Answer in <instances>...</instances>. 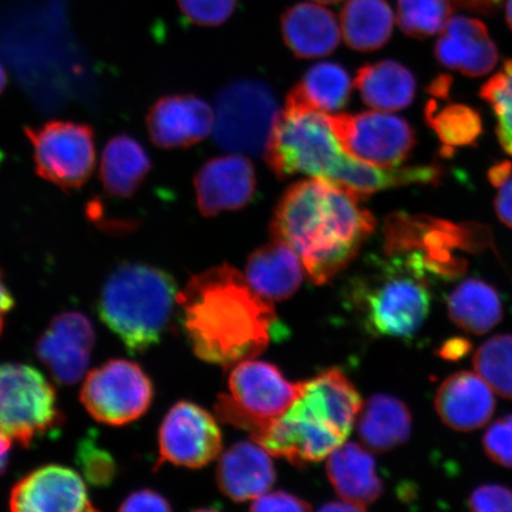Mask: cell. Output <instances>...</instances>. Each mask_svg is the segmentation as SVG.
I'll return each mask as SVG.
<instances>
[{
    "label": "cell",
    "instance_id": "33",
    "mask_svg": "<svg viewBox=\"0 0 512 512\" xmlns=\"http://www.w3.org/2000/svg\"><path fill=\"white\" fill-rule=\"evenodd\" d=\"M452 15L450 0H399L398 24L407 36L424 40L439 34Z\"/></svg>",
    "mask_w": 512,
    "mask_h": 512
},
{
    "label": "cell",
    "instance_id": "28",
    "mask_svg": "<svg viewBox=\"0 0 512 512\" xmlns=\"http://www.w3.org/2000/svg\"><path fill=\"white\" fill-rule=\"evenodd\" d=\"M351 93L350 75L339 64L323 62L307 70L302 81L292 89L285 107L332 113L347 105Z\"/></svg>",
    "mask_w": 512,
    "mask_h": 512
},
{
    "label": "cell",
    "instance_id": "50",
    "mask_svg": "<svg viewBox=\"0 0 512 512\" xmlns=\"http://www.w3.org/2000/svg\"><path fill=\"white\" fill-rule=\"evenodd\" d=\"M315 2L320 3V4H337V3H341L342 0H315Z\"/></svg>",
    "mask_w": 512,
    "mask_h": 512
},
{
    "label": "cell",
    "instance_id": "12",
    "mask_svg": "<svg viewBox=\"0 0 512 512\" xmlns=\"http://www.w3.org/2000/svg\"><path fill=\"white\" fill-rule=\"evenodd\" d=\"M157 467L165 463L200 469L219 456L222 433L214 416L200 406L181 401L160 426Z\"/></svg>",
    "mask_w": 512,
    "mask_h": 512
},
{
    "label": "cell",
    "instance_id": "42",
    "mask_svg": "<svg viewBox=\"0 0 512 512\" xmlns=\"http://www.w3.org/2000/svg\"><path fill=\"white\" fill-rule=\"evenodd\" d=\"M15 305V300L12 298L10 291L6 288L2 275H0V335H2L5 323V317L12 310Z\"/></svg>",
    "mask_w": 512,
    "mask_h": 512
},
{
    "label": "cell",
    "instance_id": "36",
    "mask_svg": "<svg viewBox=\"0 0 512 512\" xmlns=\"http://www.w3.org/2000/svg\"><path fill=\"white\" fill-rule=\"evenodd\" d=\"M78 463L89 483L105 486L113 482L115 464L111 454L102 450L93 439H85L79 446Z\"/></svg>",
    "mask_w": 512,
    "mask_h": 512
},
{
    "label": "cell",
    "instance_id": "34",
    "mask_svg": "<svg viewBox=\"0 0 512 512\" xmlns=\"http://www.w3.org/2000/svg\"><path fill=\"white\" fill-rule=\"evenodd\" d=\"M479 95L494 110L498 142L512 156V60L484 83Z\"/></svg>",
    "mask_w": 512,
    "mask_h": 512
},
{
    "label": "cell",
    "instance_id": "4",
    "mask_svg": "<svg viewBox=\"0 0 512 512\" xmlns=\"http://www.w3.org/2000/svg\"><path fill=\"white\" fill-rule=\"evenodd\" d=\"M174 278L155 266L125 262L102 288L99 316L131 354L160 342L177 304Z\"/></svg>",
    "mask_w": 512,
    "mask_h": 512
},
{
    "label": "cell",
    "instance_id": "48",
    "mask_svg": "<svg viewBox=\"0 0 512 512\" xmlns=\"http://www.w3.org/2000/svg\"><path fill=\"white\" fill-rule=\"evenodd\" d=\"M8 85V74H6L2 62H0V94L4 92V89Z\"/></svg>",
    "mask_w": 512,
    "mask_h": 512
},
{
    "label": "cell",
    "instance_id": "26",
    "mask_svg": "<svg viewBox=\"0 0 512 512\" xmlns=\"http://www.w3.org/2000/svg\"><path fill=\"white\" fill-rule=\"evenodd\" d=\"M411 431V412L394 396H371L358 414V435L363 445L374 452H387L405 444Z\"/></svg>",
    "mask_w": 512,
    "mask_h": 512
},
{
    "label": "cell",
    "instance_id": "6",
    "mask_svg": "<svg viewBox=\"0 0 512 512\" xmlns=\"http://www.w3.org/2000/svg\"><path fill=\"white\" fill-rule=\"evenodd\" d=\"M344 155L328 114L293 107L279 114L265 151L279 179L299 174L330 179Z\"/></svg>",
    "mask_w": 512,
    "mask_h": 512
},
{
    "label": "cell",
    "instance_id": "49",
    "mask_svg": "<svg viewBox=\"0 0 512 512\" xmlns=\"http://www.w3.org/2000/svg\"><path fill=\"white\" fill-rule=\"evenodd\" d=\"M507 22L512 29V0H508L507 3Z\"/></svg>",
    "mask_w": 512,
    "mask_h": 512
},
{
    "label": "cell",
    "instance_id": "22",
    "mask_svg": "<svg viewBox=\"0 0 512 512\" xmlns=\"http://www.w3.org/2000/svg\"><path fill=\"white\" fill-rule=\"evenodd\" d=\"M441 176H443V169L439 165L384 168V166L361 162L345 153L341 165L329 181L341 185L351 195L363 201L383 190L412 184H437Z\"/></svg>",
    "mask_w": 512,
    "mask_h": 512
},
{
    "label": "cell",
    "instance_id": "38",
    "mask_svg": "<svg viewBox=\"0 0 512 512\" xmlns=\"http://www.w3.org/2000/svg\"><path fill=\"white\" fill-rule=\"evenodd\" d=\"M469 507L475 512H512V490L502 485H483L472 492Z\"/></svg>",
    "mask_w": 512,
    "mask_h": 512
},
{
    "label": "cell",
    "instance_id": "44",
    "mask_svg": "<svg viewBox=\"0 0 512 512\" xmlns=\"http://www.w3.org/2000/svg\"><path fill=\"white\" fill-rule=\"evenodd\" d=\"M457 3L465 6L467 9L483 12V14H490L495 11L502 0H457Z\"/></svg>",
    "mask_w": 512,
    "mask_h": 512
},
{
    "label": "cell",
    "instance_id": "43",
    "mask_svg": "<svg viewBox=\"0 0 512 512\" xmlns=\"http://www.w3.org/2000/svg\"><path fill=\"white\" fill-rule=\"evenodd\" d=\"M512 164L510 162L498 163L489 171V179L495 187H501L511 177Z\"/></svg>",
    "mask_w": 512,
    "mask_h": 512
},
{
    "label": "cell",
    "instance_id": "3",
    "mask_svg": "<svg viewBox=\"0 0 512 512\" xmlns=\"http://www.w3.org/2000/svg\"><path fill=\"white\" fill-rule=\"evenodd\" d=\"M361 408L348 377L326 370L305 381L300 398L278 419L266 421L253 440L296 466L320 462L345 443Z\"/></svg>",
    "mask_w": 512,
    "mask_h": 512
},
{
    "label": "cell",
    "instance_id": "41",
    "mask_svg": "<svg viewBox=\"0 0 512 512\" xmlns=\"http://www.w3.org/2000/svg\"><path fill=\"white\" fill-rule=\"evenodd\" d=\"M495 210L499 221L512 229V178L501 187L495 200Z\"/></svg>",
    "mask_w": 512,
    "mask_h": 512
},
{
    "label": "cell",
    "instance_id": "15",
    "mask_svg": "<svg viewBox=\"0 0 512 512\" xmlns=\"http://www.w3.org/2000/svg\"><path fill=\"white\" fill-rule=\"evenodd\" d=\"M215 114L195 95H168L158 99L146 117L151 142L159 149H185L213 132Z\"/></svg>",
    "mask_w": 512,
    "mask_h": 512
},
{
    "label": "cell",
    "instance_id": "7",
    "mask_svg": "<svg viewBox=\"0 0 512 512\" xmlns=\"http://www.w3.org/2000/svg\"><path fill=\"white\" fill-rule=\"evenodd\" d=\"M214 114L215 143L236 155L256 157L264 155L280 112L272 89L247 79L221 89Z\"/></svg>",
    "mask_w": 512,
    "mask_h": 512
},
{
    "label": "cell",
    "instance_id": "29",
    "mask_svg": "<svg viewBox=\"0 0 512 512\" xmlns=\"http://www.w3.org/2000/svg\"><path fill=\"white\" fill-rule=\"evenodd\" d=\"M452 322L470 334L484 335L503 318V306L494 287L479 279L460 284L448 298Z\"/></svg>",
    "mask_w": 512,
    "mask_h": 512
},
{
    "label": "cell",
    "instance_id": "39",
    "mask_svg": "<svg viewBox=\"0 0 512 512\" xmlns=\"http://www.w3.org/2000/svg\"><path fill=\"white\" fill-rule=\"evenodd\" d=\"M252 511H309L311 505L285 491L271 492L254 499Z\"/></svg>",
    "mask_w": 512,
    "mask_h": 512
},
{
    "label": "cell",
    "instance_id": "35",
    "mask_svg": "<svg viewBox=\"0 0 512 512\" xmlns=\"http://www.w3.org/2000/svg\"><path fill=\"white\" fill-rule=\"evenodd\" d=\"M189 22L200 27H217L234 14L238 0H177Z\"/></svg>",
    "mask_w": 512,
    "mask_h": 512
},
{
    "label": "cell",
    "instance_id": "25",
    "mask_svg": "<svg viewBox=\"0 0 512 512\" xmlns=\"http://www.w3.org/2000/svg\"><path fill=\"white\" fill-rule=\"evenodd\" d=\"M151 170V158L139 140L128 134L108 140L100 164V181L108 195L121 200L132 197Z\"/></svg>",
    "mask_w": 512,
    "mask_h": 512
},
{
    "label": "cell",
    "instance_id": "14",
    "mask_svg": "<svg viewBox=\"0 0 512 512\" xmlns=\"http://www.w3.org/2000/svg\"><path fill=\"white\" fill-rule=\"evenodd\" d=\"M232 399L261 420H274L291 408L303 393L304 382H291L271 363L243 361L229 376Z\"/></svg>",
    "mask_w": 512,
    "mask_h": 512
},
{
    "label": "cell",
    "instance_id": "11",
    "mask_svg": "<svg viewBox=\"0 0 512 512\" xmlns=\"http://www.w3.org/2000/svg\"><path fill=\"white\" fill-rule=\"evenodd\" d=\"M332 130L348 156L396 168L412 155L415 131L406 119L381 112L329 115Z\"/></svg>",
    "mask_w": 512,
    "mask_h": 512
},
{
    "label": "cell",
    "instance_id": "13",
    "mask_svg": "<svg viewBox=\"0 0 512 512\" xmlns=\"http://www.w3.org/2000/svg\"><path fill=\"white\" fill-rule=\"evenodd\" d=\"M94 345L91 320L80 312H64L38 338L36 354L55 381L74 384L86 375Z\"/></svg>",
    "mask_w": 512,
    "mask_h": 512
},
{
    "label": "cell",
    "instance_id": "17",
    "mask_svg": "<svg viewBox=\"0 0 512 512\" xmlns=\"http://www.w3.org/2000/svg\"><path fill=\"white\" fill-rule=\"evenodd\" d=\"M194 183L197 207L204 217L243 209L253 201L256 191L254 166L241 155L208 160Z\"/></svg>",
    "mask_w": 512,
    "mask_h": 512
},
{
    "label": "cell",
    "instance_id": "24",
    "mask_svg": "<svg viewBox=\"0 0 512 512\" xmlns=\"http://www.w3.org/2000/svg\"><path fill=\"white\" fill-rule=\"evenodd\" d=\"M326 472L339 497L358 507L367 509L382 495L375 459L362 445L344 443L337 447L329 456Z\"/></svg>",
    "mask_w": 512,
    "mask_h": 512
},
{
    "label": "cell",
    "instance_id": "20",
    "mask_svg": "<svg viewBox=\"0 0 512 512\" xmlns=\"http://www.w3.org/2000/svg\"><path fill=\"white\" fill-rule=\"evenodd\" d=\"M274 482L270 453L255 441H242L230 447L217 466V484L234 502L258 498L270 491Z\"/></svg>",
    "mask_w": 512,
    "mask_h": 512
},
{
    "label": "cell",
    "instance_id": "16",
    "mask_svg": "<svg viewBox=\"0 0 512 512\" xmlns=\"http://www.w3.org/2000/svg\"><path fill=\"white\" fill-rule=\"evenodd\" d=\"M10 509L17 512L96 510L82 478L61 465L40 467L19 480L11 491Z\"/></svg>",
    "mask_w": 512,
    "mask_h": 512
},
{
    "label": "cell",
    "instance_id": "32",
    "mask_svg": "<svg viewBox=\"0 0 512 512\" xmlns=\"http://www.w3.org/2000/svg\"><path fill=\"white\" fill-rule=\"evenodd\" d=\"M473 367L496 394L512 400V335L490 338L477 350Z\"/></svg>",
    "mask_w": 512,
    "mask_h": 512
},
{
    "label": "cell",
    "instance_id": "8",
    "mask_svg": "<svg viewBox=\"0 0 512 512\" xmlns=\"http://www.w3.org/2000/svg\"><path fill=\"white\" fill-rule=\"evenodd\" d=\"M56 390L34 367L0 364V433L23 447L60 427Z\"/></svg>",
    "mask_w": 512,
    "mask_h": 512
},
{
    "label": "cell",
    "instance_id": "45",
    "mask_svg": "<svg viewBox=\"0 0 512 512\" xmlns=\"http://www.w3.org/2000/svg\"><path fill=\"white\" fill-rule=\"evenodd\" d=\"M452 80L448 78V76H440V78L435 79L430 88H428V92L432 95L437 96V98L446 99L448 95V91H450Z\"/></svg>",
    "mask_w": 512,
    "mask_h": 512
},
{
    "label": "cell",
    "instance_id": "10",
    "mask_svg": "<svg viewBox=\"0 0 512 512\" xmlns=\"http://www.w3.org/2000/svg\"><path fill=\"white\" fill-rule=\"evenodd\" d=\"M153 387L138 364L112 360L86 377L81 401L96 421L123 426L136 421L150 408Z\"/></svg>",
    "mask_w": 512,
    "mask_h": 512
},
{
    "label": "cell",
    "instance_id": "31",
    "mask_svg": "<svg viewBox=\"0 0 512 512\" xmlns=\"http://www.w3.org/2000/svg\"><path fill=\"white\" fill-rule=\"evenodd\" d=\"M426 119L447 152L453 147L472 145L483 132L479 114L465 105L451 104L438 110L437 104L431 101L426 107Z\"/></svg>",
    "mask_w": 512,
    "mask_h": 512
},
{
    "label": "cell",
    "instance_id": "2",
    "mask_svg": "<svg viewBox=\"0 0 512 512\" xmlns=\"http://www.w3.org/2000/svg\"><path fill=\"white\" fill-rule=\"evenodd\" d=\"M360 200L322 177L294 183L275 208L272 239L290 246L316 285L328 283L361 251L376 221Z\"/></svg>",
    "mask_w": 512,
    "mask_h": 512
},
{
    "label": "cell",
    "instance_id": "18",
    "mask_svg": "<svg viewBox=\"0 0 512 512\" xmlns=\"http://www.w3.org/2000/svg\"><path fill=\"white\" fill-rule=\"evenodd\" d=\"M435 57L446 68L479 78L498 62V50L483 22L475 18H451L435 44Z\"/></svg>",
    "mask_w": 512,
    "mask_h": 512
},
{
    "label": "cell",
    "instance_id": "21",
    "mask_svg": "<svg viewBox=\"0 0 512 512\" xmlns=\"http://www.w3.org/2000/svg\"><path fill=\"white\" fill-rule=\"evenodd\" d=\"M304 270L302 259L290 246L272 239L249 255L246 278L256 293L273 303L297 292Z\"/></svg>",
    "mask_w": 512,
    "mask_h": 512
},
{
    "label": "cell",
    "instance_id": "46",
    "mask_svg": "<svg viewBox=\"0 0 512 512\" xmlns=\"http://www.w3.org/2000/svg\"><path fill=\"white\" fill-rule=\"evenodd\" d=\"M11 445L12 441L0 433V476L3 475L6 466H8Z\"/></svg>",
    "mask_w": 512,
    "mask_h": 512
},
{
    "label": "cell",
    "instance_id": "47",
    "mask_svg": "<svg viewBox=\"0 0 512 512\" xmlns=\"http://www.w3.org/2000/svg\"><path fill=\"white\" fill-rule=\"evenodd\" d=\"M322 511H364L366 509H363L361 507H358V505L354 503H350L348 501H342L339 502H331L326 505H323L322 508H320Z\"/></svg>",
    "mask_w": 512,
    "mask_h": 512
},
{
    "label": "cell",
    "instance_id": "37",
    "mask_svg": "<svg viewBox=\"0 0 512 512\" xmlns=\"http://www.w3.org/2000/svg\"><path fill=\"white\" fill-rule=\"evenodd\" d=\"M483 445L492 462L512 469V414L491 425L484 435Z\"/></svg>",
    "mask_w": 512,
    "mask_h": 512
},
{
    "label": "cell",
    "instance_id": "30",
    "mask_svg": "<svg viewBox=\"0 0 512 512\" xmlns=\"http://www.w3.org/2000/svg\"><path fill=\"white\" fill-rule=\"evenodd\" d=\"M341 27L349 48L374 51L392 37L393 10L387 0H348L342 11Z\"/></svg>",
    "mask_w": 512,
    "mask_h": 512
},
{
    "label": "cell",
    "instance_id": "19",
    "mask_svg": "<svg viewBox=\"0 0 512 512\" xmlns=\"http://www.w3.org/2000/svg\"><path fill=\"white\" fill-rule=\"evenodd\" d=\"M496 400L482 377L459 371L440 384L435 395V409L452 430L470 432L482 428L494 415Z\"/></svg>",
    "mask_w": 512,
    "mask_h": 512
},
{
    "label": "cell",
    "instance_id": "27",
    "mask_svg": "<svg viewBox=\"0 0 512 512\" xmlns=\"http://www.w3.org/2000/svg\"><path fill=\"white\" fill-rule=\"evenodd\" d=\"M355 86L370 107L400 111L412 105L416 92L413 73L400 62L386 60L358 69Z\"/></svg>",
    "mask_w": 512,
    "mask_h": 512
},
{
    "label": "cell",
    "instance_id": "9",
    "mask_svg": "<svg viewBox=\"0 0 512 512\" xmlns=\"http://www.w3.org/2000/svg\"><path fill=\"white\" fill-rule=\"evenodd\" d=\"M32 146L35 171L44 181L64 191L80 189L92 177L96 164L93 128L67 120L25 127Z\"/></svg>",
    "mask_w": 512,
    "mask_h": 512
},
{
    "label": "cell",
    "instance_id": "40",
    "mask_svg": "<svg viewBox=\"0 0 512 512\" xmlns=\"http://www.w3.org/2000/svg\"><path fill=\"white\" fill-rule=\"evenodd\" d=\"M120 511H170L171 505L163 495L153 490H140L128 496Z\"/></svg>",
    "mask_w": 512,
    "mask_h": 512
},
{
    "label": "cell",
    "instance_id": "5",
    "mask_svg": "<svg viewBox=\"0 0 512 512\" xmlns=\"http://www.w3.org/2000/svg\"><path fill=\"white\" fill-rule=\"evenodd\" d=\"M386 256V260H375L373 270L352 281V299L371 334L409 337L430 313L431 293L425 274L431 268L418 252Z\"/></svg>",
    "mask_w": 512,
    "mask_h": 512
},
{
    "label": "cell",
    "instance_id": "23",
    "mask_svg": "<svg viewBox=\"0 0 512 512\" xmlns=\"http://www.w3.org/2000/svg\"><path fill=\"white\" fill-rule=\"evenodd\" d=\"M286 46L299 59L330 55L341 41L336 16L323 6L300 3L281 17Z\"/></svg>",
    "mask_w": 512,
    "mask_h": 512
},
{
    "label": "cell",
    "instance_id": "1",
    "mask_svg": "<svg viewBox=\"0 0 512 512\" xmlns=\"http://www.w3.org/2000/svg\"><path fill=\"white\" fill-rule=\"evenodd\" d=\"M177 305L196 356L223 368L253 360L283 334L272 302L227 264L191 277Z\"/></svg>",
    "mask_w": 512,
    "mask_h": 512
}]
</instances>
